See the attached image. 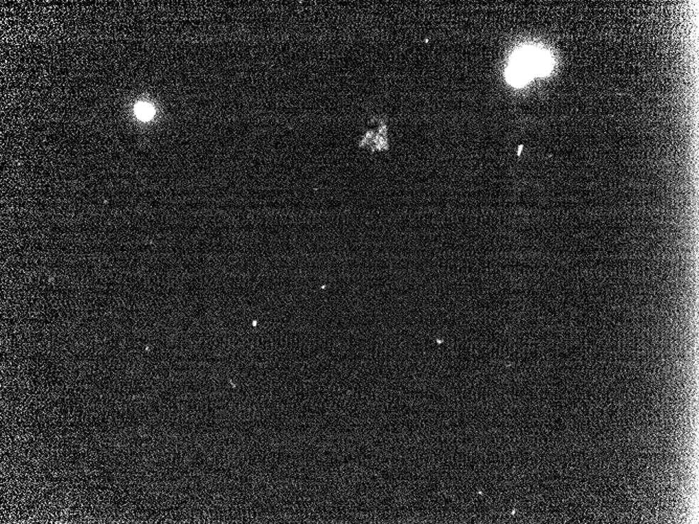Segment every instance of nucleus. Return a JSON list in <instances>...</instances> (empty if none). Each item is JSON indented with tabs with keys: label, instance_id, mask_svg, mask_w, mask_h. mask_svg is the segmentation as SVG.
I'll use <instances>...</instances> for the list:
<instances>
[{
	"label": "nucleus",
	"instance_id": "f257e3e1",
	"mask_svg": "<svg viewBox=\"0 0 699 524\" xmlns=\"http://www.w3.org/2000/svg\"><path fill=\"white\" fill-rule=\"evenodd\" d=\"M552 69L550 56L541 50H524L516 55L508 69V80L513 85H524L536 76H544Z\"/></svg>",
	"mask_w": 699,
	"mask_h": 524
},
{
	"label": "nucleus",
	"instance_id": "f03ea898",
	"mask_svg": "<svg viewBox=\"0 0 699 524\" xmlns=\"http://www.w3.org/2000/svg\"><path fill=\"white\" fill-rule=\"evenodd\" d=\"M134 111H136V116L140 120L144 121V122L151 120L153 118L154 113H155L154 108L151 105L148 104V103H138L136 106Z\"/></svg>",
	"mask_w": 699,
	"mask_h": 524
}]
</instances>
